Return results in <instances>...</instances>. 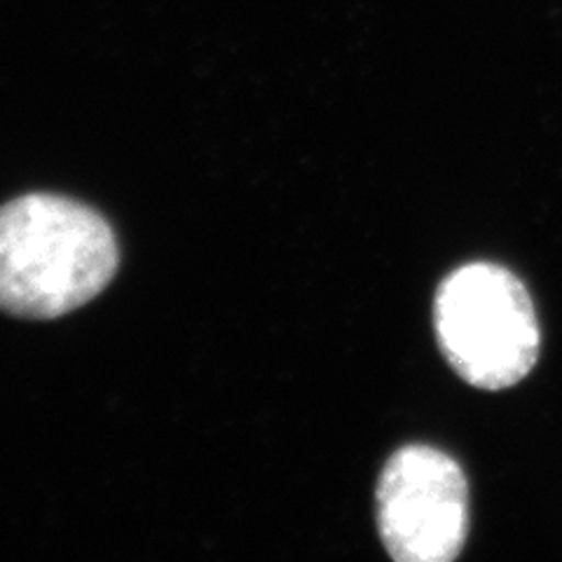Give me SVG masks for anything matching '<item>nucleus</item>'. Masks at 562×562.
Returning <instances> with one entry per match:
<instances>
[{"label":"nucleus","instance_id":"obj_3","mask_svg":"<svg viewBox=\"0 0 562 562\" xmlns=\"http://www.w3.org/2000/svg\"><path fill=\"white\" fill-rule=\"evenodd\" d=\"M378 530L398 562H450L469 537V485L462 467L431 446H406L378 481Z\"/></svg>","mask_w":562,"mask_h":562},{"label":"nucleus","instance_id":"obj_2","mask_svg":"<svg viewBox=\"0 0 562 562\" xmlns=\"http://www.w3.org/2000/svg\"><path fill=\"white\" fill-rule=\"evenodd\" d=\"M434 326L452 371L476 390H508L537 366L541 336L532 297L495 262H469L441 281Z\"/></svg>","mask_w":562,"mask_h":562},{"label":"nucleus","instance_id":"obj_1","mask_svg":"<svg viewBox=\"0 0 562 562\" xmlns=\"http://www.w3.org/2000/svg\"><path fill=\"white\" fill-rule=\"evenodd\" d=\"M117 239L99 211L61 195H24L0 206V310L57 319L111 284Z\"/></svg>","mask_w":562,"mask_h":562}]
</instances>
